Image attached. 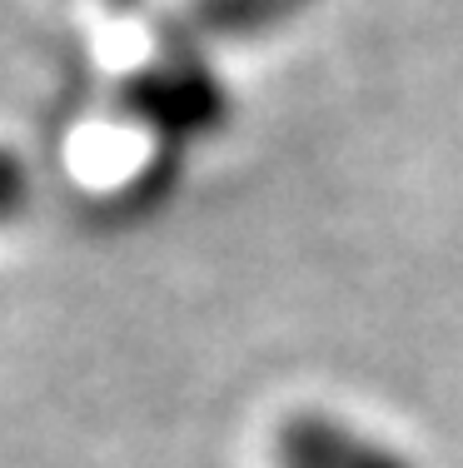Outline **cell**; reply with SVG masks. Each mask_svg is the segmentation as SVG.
Segmentation results:
<instances>
[{
	"label": "cell",
	"instance_id": "2",
	"mask_svg": "<svg viewBox=\"0 0 463 468\" xmlns=\"http://www.w3.org/2000/svg\"><path fill=\"white\" fill-rule=\"evenodd\" d=\"M314 0H184L160 26V46L170 55H195L215 46H245V40L274 36L300 20Z\"/></svg>",
	"mask_w": 463,
	"mask_h": 468
},
{
	"label": "cell",
	"instance_id": "1",
	"mask_svg": "<svg viewBox=\"0 0 463 468\" xmlns=\"http://www.w3.org/2000/svg\"><path fill=\"white\" fill-rule=\"evenodd\" d=\"M125 115H135L140 125L160 130L170 144H184V140L215 135L225 125L229 95L195 55H170V60L145 65L125 85Z\"/></svg>",
	"mask_w": 463,
	"mask_h": 468
},
{
	"label": "cell",
	"instance_id": "4",
	"mask_svg": "<svg viewBox=\"0 0 463 468\" xmlns=\"http://www.w3.org/2000/svg\"><path fill=\"white\" fill-rule=\"evenodd\" d=\"M30 195H36V175H30V160L0 144V225H10L16 215H26Z\"/></svg>",
	"mask_w": 463,
	"mask_h": 468
},
{
	"label": "cell",
	"instance_id": "3",
	"mask_svg": "<svg viewBox=\"0 0 463 468\" xmlns=\"http://www.w3.org/2000/svg\"><path fill=\"white\" fill-rule=\"evenodd\" d=\"M274 468H418L394 443L363 433L339 414H289L274 429Z\"/></svg>",
	"mask_w": 463,
	"mask_h": 468
}]
</instances>
